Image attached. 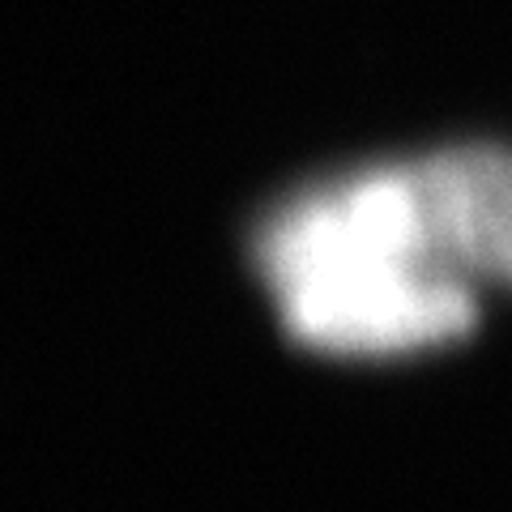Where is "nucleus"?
I'll return each instance as SVG.
<instances>
[{
	"instance_id": "obj_1",
	"label": "nucleus",
	"mask_w": 512,
	"mask_h": 512,
	"mask_svg": "<svg viewBox=\"0 0 512 512\" xmlns=\"http://www.w3.org/2000/svg\"><path fill=\"white\" fill-rule=\"evenodd\" d=\"M256 269L286 333L346 359L457 342L483 308L427 154L295 192L256 231Z\"/></svg>"
}]
</instances>
